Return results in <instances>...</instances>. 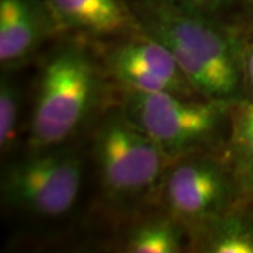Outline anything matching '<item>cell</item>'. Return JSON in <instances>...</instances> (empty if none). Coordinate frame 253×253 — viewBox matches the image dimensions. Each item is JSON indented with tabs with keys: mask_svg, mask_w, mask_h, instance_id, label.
<instances>
[{
	"mask_svg": "<svg viewBox=\"0 0 253 253\" xmlns=\"http://www.w3.org/2000/svg\"><path fill=\"white\" fill-rule=\"evenodd\" d=\"M141 28L170 49L180 71L204 99L238 100L242 84L241 49L215 18L141 7Z\"/></svg>",
	"mask_w": 253,
	"mask_h": 253,
	"instance_id": "cell-1",
	"label": "cell"
},
{
	"mask_svg": "<svg viewBox=\"0 0 253 253\" xmlns=\"http://www.w3.org/2000/svg\"><path fill=\"white\" fill-rule=\"evenodd\" d=\"M97 72L86 51L75 44L58 49L41 73L33 109L31 152L63 145L90 113Z\"/></svg>",
	"mask_w": 253,
	"mask_h": 253,
	"instance_id": "cell-2",
	"label": "cell"
},
{
	"mask_svg": "<svg viewBox=\"0 0 253 253\" xmlns=\"http://www.w3.org/2000/svg\"><path fill=\"white\" fill-rule=\"evenodd\" d=\"M234 101L169 91L124 90L120 107L173 161L207 149L229 121Z\"/></svg>",
	"mask_w": 253,
	"mask_h": 253,
	"instance_id": "cell-3",
	"label": "cell"
},
{
	"mask_svg": "<svg viewBox=\"0 0 253 253\" xmlns=\"http://www.w3.org/2000/svg\"><path fill=\"white\" fill-rule=\"evenodd\" d=\"M94 158L103 194L114 206H128L159 193L172 162L121 107L101 120L94 138Z\"/></svg>",
	"mask_w": 253,
	"mask_h": 253,
	"instance_id": "cell-4",
	"label": "cell"
},
{
	"mask_svg": "<svg viewBox=\"0 0 253 253\" xmlns=\"http://www.w3.org/2000/svg\"><path fill=\"white\" fill-rule=\"evenodd\" d=\"M241 189L228 156L203 149L173 159L158 194L165 211L191 234L234 210Z\"/></svg>",
	"mask_w": 253,
	"mask_h": 253,
	"instance_id": "cell-5",
	"label": "cell"
},
{
	"mask_svg": "<svg viewBox=\"0 0 253 253\" xmlns=\"http://www.w3.org/2000/svg\"><path fill=\"white\" fill-rule=\"evenodd\" d=\"M83 159L62 145L33 151L11 165L1 180V194L11 207L40 218H59L71 211L81 193Z\"/></svg>",
	"mask_w": 253,
	"mask_h": 253,
	"instance_id": "cell-6",
	"label": "cell"
},
{
	"mask_svg": "<svg viewBox=\"0 0 253 253\" xmlns=\"http://www.w3.org/2000/svg\"><path fill=\"white\" fill-rule=\"evenodd\" d=\"M45 14L56 31L93 38H126L141 30L121 0H45Z\"/></svg>",
	"mask_w": 253,
	"mask_h": 253,
	"instance_id": "cell-7",
	"label": "cell"
},
{
	"mask_svg": "<svg viewBox=\"0 0 253 253\" xmlns=\"http://www.w3.org/2000/svg\"><path fill=\"white\" fill-rule=\"evenodd\" d=\"M42 17L30 0H0V63L17 66L34 54L44 36Z\"/></svg>",
	"mask_w": 253,
	"mask_h": 253,
	"instance_id": "cell-8",
	"label": "cell"
},
{
	"mask_svg": "<svg viewBox=\"0 0 253 253\" xmlns=\"http://www.w3.org/2000/svg\"><path fill=\"white\" fill-rule=\"evenodd\" d=\"M190 245L200 252L253 253V221L231 210L194 229Z\"/></svg>",
	"mask_w": 253,
	"mask_h": 253,
	"instance_id": "cell-9",
	"label": "cell"
},
{
	"mask_svg": "<svg viewBox=\"0 0 253 253\" xmlns=\"http://www.w3.org/2000/svg\"><path fill=\"white\" fill-rule=\"evenodd\" d=\"M187 246L189 229L166 211L141 219L123 239V251L129 253H179Z\"/></svg>",
	"mask_w": 253,
	"mask_h": 253,
	"instance_id": "cell-10",
	"label": "cell"
},
{
	"mask_svg": "<svg viewBox=\"0 0 253 253\" xmlns=\"http://www.w3.org/2000/svg\"><path fill=\"white\" fill-rule=\"evenodd\" d=\"M226 156L242 187L253 186V101L235 100L229 113Z\"/></svg>",
	"mask_w": 253,
	"mask_h": 253,
	"instance_id": "cell-11",
	"label": "cell"
},
{
	"mask_svg": "<svg viewBox=\"0 0 253 253\" xmlns=\"http://www.w3.org/2000/svg\"><path fill=\"white\" fill-rule=\"evenodd\" d=\"M20 91L17 84L3 75L0 81V149L7 154L13 148L20 116Z\"/></svg>",
	"mask_w": 253,
	"mask_h": 253,
	"instance_id": "cell-12",
	"label": "cell"
},
{
	"mask_svg": "<svg viewBox=\"0 0 253 253\" xmlns=\"http://www.w3.org/2000/svg\"><path fill=\"white\" fill-rule=\"evenodd\" d=\"M229 0H144L142 6L215 18Z\"/></svg>",
	"mask_w": 253,
	"mask_h": 253,
	"instance_id": "cell-13",
	"label": "cell"
},
{
	"mask_svg": "<svg viewBox=\"0 0 253 253\" xmlns=\"http://www.w3.org/2000/svg\"><path fill=\"white\" fill-rule=\"evenodd\" d=\"M241 65H242V79L253 94V41L248 44L244 51H241Z\"/></svg>",
	"mask_w": 253,
	"mask_h": 253,
	"instance_id": "cell-14",
	"label": "cell"
},
{
	"mask_svg": "<svg viewBox=\"0 0 253 253\" xmlns=\"http://www.w3.org/2000/svg\"><path fill=\"white\" fill-rule=\"evenodd\" d=\"M246 3H248V6L251 7V10L253 11V0H246Z\"/></svg>",
	"mask_w": 253,
	"mask_h": 253,
	"instance_id": "cell-15",
	"label": "cell"
}]
</instances>
